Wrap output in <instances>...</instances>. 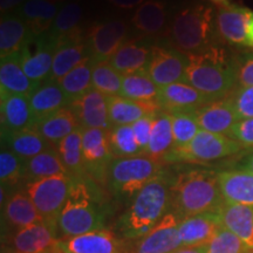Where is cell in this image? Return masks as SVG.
<instances>
[{"mask_svg":"<svg viewBox=\"0 0 253 253\" xmlns=\"http://www.w3.org/2000/svg\"><path fill=\"white\" fill-rule=\"evenodd\" d=\"M216 171L188 169L171 181V212L179 218L218 211L224 204Z\"/></svg>","mask_w":253,"mask_h":253,"instance_id":"obj_3","label":"cell"},{"mask_svg":"<svg viewBox=\"0 0 253 253\" xmlns=\"http://www.w3.org/2000/svg\"><path fill=\"white\" fill-rule=\"evenodd\" d=\"M173 253H207V246H191V248L183 246Z\"/></svg>","mask_w":253,"mask_h":253,"instance_id":"obj_54","label":"cell"},{"mask_svg":"<svg viewBox=\"0 0 253 253\" xmlns=\"http://www.w3.org/2000/svg\"><path fill=\"white\" fill-rule=\"evenodd\" d=\"M156 115H147L131 125L136 140H137V143L140 144L144 155L147 153L148 145H149L151 129H153L154 120Z\"/></svg>","mask_w":253,"mask_h":253,"instance_id":"obj_49","label":"cell"},{"mask_svg":"<svg viewBox=\"0 0 253 253\" xmlns=\"http://www.w3.org/2000/svg\"><path fill=\"white\" fill-rule=\"evenodd\" d=\"M58 175H69L56 147H50L24 163V181L33 182Z\"/></svg>","mask_w":253,"mask_h":253,"instance_id":"obj_36","label":"cell"},{"mask_svg":"<svg viewBox=\"0 0 253 253\" xmlns=\"http://www.w3.org/2000/svg\"><path fill=\"white\" fill-rule=\"evenodd\" d=\"M248 253H253V250H250V251Z\"/></svg>","mask_w":253,"mask_h":253,"instance_id":"obj_56","label":"cell"},{"mask_svg":"<svg viewBox=\"0 0 253 253\" xmlns=\"http://www.w3.org/2000/svg\"><path fill=\"white\" fill-rule=\"evenodd\" d=\"M246 47L253 48V11L250 15L248 28H246Z\"/></svg>","mask_w":253,"mask_h":253,"instance_id":"obj_52","label":"cell"},{"mask_svg":"<svg viewBox=\"0 0 253 253\" xmlns=\"http://www.w3.org/2000/svg\"><path fill=\"white\" fill-rule=\"evenodd\" d=\"M240 169L248 170V171L253 173V150L250 151V153L243 158L242 163H240Z\"/></svg>","mask_w":253,"mask_h":253,"instance_id":"obj_53","label":"cell"},{"mask_svg":"<svg viewBox=\"0 0 253 253\" xmlns=\"http://www.w3.org/2000/svg\"><path fill=\"white\" fill-rule=\"evenodd\" d=\"M58 41L47 32L34 38L20 52L21 66L32 81L42 84L48 80L52 72Z\"/></svg>","mask_w":253,"mask_h":253,"instance_id":"obj_11","label":"cell"},{"mask_svg":"<svg viewBox=\"0 0 253 253\" xmlns=\"http://www.w3.org/2000/svg\"><path fill=\"white\" fill-rule=\"evenodd\" d=\"M185 84L211 99H223L237 87L235 55L214 43L203 52L188 55Z\"/></svg>","mask_w":253,"mask_h":253,"instance_id":"obj_2","label":"cell"},{"mask_svg":"<svg viewBox=\"0 0 253 253\" xmlns=\"http://www.w3.org/2000/svg\"><path fill=\"white\" fill-rule=\"evenodd\" d=\"M160 87L147 72L125 75L120 96L134 101H158Z\"/></svg>","mask_w":253,"mask_h":253,"instance_id":"obj_40","label":"cell"},{"mask_svg":"<svg viewBox=\"0 0 253 253\" xmlns=\"http://www.w3.org/2000/svg\"><path fill=\"white\" fill-rule=\"evenodd\" d=\"M212 100L185 82H176L161 87L158 94V103L161 109L168 114L196 112Z\"/></svg>","mask_w":253,"mask_h":253,"instance_id":"obj_17","label":"cell"},{"mask_svg":"<svg viewBox=\"0 0 253 253\" xmlns=\"http://www.w3.org/2000/svg\"><path fill=\"white\" fill-rule=\"evenodd\" d=\"M252 11L244 6L226 4L218 6L217 34L231 46L246 47V28Z\"/></svg>","mask_w":253,"mask_h":253,"instance_id":"obj_15","label":"cell"},{"mask_svg":"<svg viewBox=\"0 0 253 253\" xmlns=\"http://www.w3.org/2000/svg\"><path fill=\"white\" fill-rule=\"evenodd\" d=\"M195 114L199 128L214 134L227 135L233 125L239 121L227 96L205 103Z\"/></svg>","mask_w":253,"mask_h":253,"instance_id":"obj_20","label":"cell"},{"mask_svg":"<svg viewBox=\"0 0 253 253\" xmlns=\"http://www.w3.org/2000/svg\"><path fill=\"white\" fill-rule=\"evenodd\" d=\"M128 36V25L123 20L96 23L89 28L87 43L95 62L109 61L118 52Z\"/></svg>","mask_w":253,"mask_h":253,"instance_id":"obj_12","label":"cell"},{"mask_svg":"<svg viewBox=\"0 0 253 253\" xmlns=\"http://www.w3.org/2000/svg\"><path fill=\"white\" fill-rule=\"evenodd\" d=\"M218 213L221 225L235 233L250 250H253V207L224 202Z\"/></svg>","mask_w":253,"mask_h":253,"instance_id":"obj_29","label":"cell"},{"mask_svg":"<svg viewBox=\"0 0 253 253\" xmlns=\"http://www.w3.org/2000/svg\"><path fill=\"white\" fill-rule=\"evenodd\" d=\"M56 253H121L118 238L107 229L60 238Z\"/></svg>","mask_w":253,"mask_h":253,"instance_id":"obj_18","label":"cell"},{"mask_svg":"<svg viewBox=\"0 0 253 253\" xmlns=\"http://www.w3.org/2000/svg\"><path fill=\"white\" fill-rule=\"evenodd\" d=\"M41 84L32 81L21 66L20 53L6 56L0 63V93L31 96Z\"/></svg>","mask_w":253,"mask_h":253,"instance_id":"obj_27","label":"cell"},{"mask_svg":"<svg viewBox=\"0 0 253 253\" xmlns=\"http://www.w3.org/2000/svg\"><path fill=\"white\" fill-rule=\"evenodd\" d=\"M220 192L226 203L253 207V173L244 169L223 170L217 173Z\"/></svg>","mask_w":253,"mask_h":253,"instance_id":"obj_21","label":"cell"},{"mask_svg":"<svg viewBox=\"0 0 253 253\" xmlns=\"http://www.w3.org/2000/svg\"><path fill=\"white\" fill-rule=\"evenodd\" d=\"M181 218L170 211L147 235L138 239L132 253H173L183 248L179 236Z\"/></svg>","mask_w":253,"mask_h":253,"instance_id":"obj_13","label":"cell"},{"mask_svg":"<svg viewBox=\"0 0 253 253\" xmlns=\"http://www.w3.org/2000/svg\"><path fill=\"white\" fill-rule=\"evenodd\" d=\"M90 52L87 39L74 40L63 42L58 46L54 60H53L52 72L48 78L49 81L58 82L72 69H74L82 61L89 58Z\"/></svg>","mask_w":253,"mask_h":253,"instance_id":"obj_34","label":"cell"},{"mask_svg":"<svg viewBox=\"0 0 253 253\" xmlns=\"http://www.w3.org/2000/svg\"><path fill=\"white\" fill-rule=\"evenodd\" d=\"M123 75L113 67L110 61L95 62L93 68V84L94 89L108 96H116L121 93Z\"/></svg>","mask_w":253,"mask_h":253,"instance_id":"obj_41","label":"cell"},{"mask_svg":"<svg viewBox=\"0 0 253 253\" xmlns=\"http://www.w3.org/2000/svg\"><path fill=\"white\" fill-rule=\"evenodd\" d=\"M162 172V162L147 155L115 157L109 166L107 185L118 198L132 199Z\"/></svg>","mask_w":253,"mask_h":253,"instance_id":"obj_6","label":"cell"},{"mask_svg":"<svg viewBox=\"0 0 253 253\" xmlns=\"http://www.w3.org/2000/svg\"><path fill=\"white\" fill-rule=\"evenodd\" d=\"M244 149L238 142L227 135L214 134L201 129L195 138L184 148H173L166 157L167 162L184 161L192 163H208L233 156Z\"/></svg>","mask_w":253,"mask_h":253,"instance_id":"obj_7","label":"cell"},{"mask_svg":"<svg viewBox=\"0 0 253 253\" xmlns=\"http://www.w3.org/2000/svg\"><path fill=\"white\" fill-rule=\"evenodd\" d=\"M221 226L223 225L218 211L182 218L179 221V236L182 244L185 248L207 245Z\"/></svg>","mask_w":253,"mask_h":253,"instance_id":"obj_19","label":"cell"},{"mask_svg":"<svg viewBox=\"0 0 253 253\" xmlns=\"http://www.w3.org/2000/svg\"><path fill=\"white\" fill-rule=\"evenodd\" d=\"M238 120L253 119V86L236 87L227 95Z\"/></svg>","mask_w":253,"mask_h":253,"instance_id":"obj_46","label":"cell"},{"mask_svg":"<svg viewBox=\"0 0 253 253\" xmlns=\"http://www.w3.org/2000/svg\"><path fill=\"white\" fill-rule=\"evenodd\" d=\"M53 147H56L63 138L67 137L77 129L81 128L77 115L73 112L71 106L63 107L48 116L40 120L34 126Z\"/></svg>","mask_w":253,"mask_h":253,"instance_id":"obj_30","label":"cell"},{"mask_svg":"<svg viewBox=\"0 0 253 253\" xmlns=\"http://www.w3.org/2000/svg\"><path fill=\"white\" fill-rule=\"evenodd\" d=\"M82 150L88 178L107 184V175L114 155L110 148L109 130L99 128H82Z\"/></svg>","mask_w":253,"mask_h":253,"instance_id":"obj_9","label":"cell"},{"mask_svg":"<svg viewBox=\"0 0 253 253\" xmlns=\"http://www.w3.org/2000/svg\"><path fill=\"white\" fill-rule=\"evenodd\" d=\"M63 0H27L15 13L23 18L34 38L45 34L52 28Z\"/></svg>","mask_w":253,"mask_h":253,"instance_id":"obj_26","label":"cell"},{"mask_svg":"<svg viewBox=\"0 0 253 253\" xmlns=\"http://www.w3.org/2000/svg\"><path fill=\"white\" fill-rule=\"evenodd\" d=\"M59 239L58 225L43 220L15 231L11 246L15 253H56Z\"/></svg>","mask_w":253,"mask_h":253,"instance_id":"obj_14","label":"cell"},{"mask_svg":"<svg viewBox=\"0 0 253 253\" xmlns=\"http://www.w3.org/2000/svg\"><path fill=\"white\" fill-rule=\"evenodd\" d=\"M216 15L209 5L195 4L177 12L166 32L170 45L186 55L203 52L214 45Z\"/></svg>","mask_w":253,"mask_h":253,"instance_id":"obj_4","label":"cell"},{"mask_svg":"<svg viewBox=\"0 0 253 253\" xmlns=\"http://www.w3.org/2000/svg\"><path fill=\"white\" fill-rule=\"evenodd\" d=\"M109 119L114 126L132 125L147 115H156L161 109L158 101H134L120 96H108Z\"/></svg>","mask_w":253,"mask_h":253,"instance_id":"obj_24","label":"cell"},{"mask_svg":"<svg viewBox=\"0 0 253 253\" xmlns=\"http://www.w3.org/2000/svg\"><path fill=\"white\" fill-rule=\"evenodd\" d=\"M28 99L36 123L48 116L49 114L69 106L62 88L55 81L47 80L42 82Z\"/></svg>","mask_w":253,"mask_h":253,"instance_id":"obj_32","label":"cell"},{"mask_svg":"<svg viewBox=\"0 0 253 253\" xmlns=\"http://www.w3.org/2000/svg\"><path fill=\"white\" fill-rule=\"evenodd\" d=\"M144 1H147V0H108L109 4L123 9L135 8L136 6H141Z\"/></svg>","mask_w":253,"mask_h":253,"instance_id":"obj_51","label":"cell"},{"mask_svg":"<svg viewBox=\"0 0 253 253\" xmlns=\"http://www.w3.org/2000/svg\"><path fill=\"white\" fill-rule=\"evenodd\" d=\"M1 95V132L18 131L36 125L28 96L11 93Z\"/></svg>","mask_w":253,"mask_h":253,"instance_id":"obj_23","label":"cell"},{"mask_svg":"<svg viewBox=\"0 0 253 253\" xmlns=\"http://www.w3.org/2000/svg\"><path fill=\"white\" fill-rule=\"evenodd\" d=\"M188 55L170 45H154L147 73L158 87L184 82Z\"/></svg>","mask_w":253,"mask_h":253,"instance_id":"obj_10","label":"cell"},{"mask_svg":"<svg viewBox=\"0 0 253 253\" xmlns=\"http://www.w3.org/2000/svg\"><path fill=\"white\" fill-rule=\"evenodd\" d=\"M173 135V148H184L201 130L195 112L170 114Z\"/></svg>","mask_w":253,"mask_h":253,"instance_id":"obj_43","label":"cell"},{"mask_svg":"<svg viewBox=\"0 0 253 253\" xmlns=\"http://www.w3.org/2000/svg\"><path fill=\"white\" fill-rule=\"evenodd\" d=\"M171 181L162 172L135 195L119 223L123 237L128 239L142 238L170 212Z\"/></svg>","mask_w":253,"mask_h":253,"instance_id":"obj_1","label":"cell"},{"mask_svg":"<svg viewBox=\"0 0 253 253\" xmlns=\"http://www.w3.org/2000/svg\"><path fill=\"white\" fill-rule=\"evenodd\" d=\"M237 87L253 86V52H243L235 55Z\"/></svg>","mask_w":253,"mask_h":253,"instance_id":"obj_47","label":"cell"},{"mask_svg":"<svg viewBox=\"0 0 253 253\" xmlns=\"http://www.w3.org/2000/svg\"><path fill=\"white\" fill-rule=\"evenodd\" d=\"M24 161L13 151L1 145L0 151V181L1 186L13 189L19 182L24 181Z\"/></svg>","mask_w":253,"mask_h":253,"instance_id":"obj_44","label":"cell"},{"mask_svg":"<svg viewBox=\"0 0 253 253\" xmlns=\"http://www.w3.org/2000/svg\"><path fill=\"white\" fill-rule=\"evenodd\" d=\"M90 179L74 178L58 219L60 238L104 229L106 213Z\"/></svg>","mask_w":253,"mask_h":253,"instance_id":"obj_5","label":"cell"},{"mask_svg":"<svg viewBox=\"0 0 253 253\" xmlns=\"http://www.w3.org/2000/svg\"><path fill=\"white\" fill-rule=\"evenodd\" d=\"M207 246V253H248L250 249L235 233L221 226Z\"/></svg>","mask_w":253,"mask_h":253,"instance_id":"obj_45","label":"cell"},{"mask_svg":"<svg viewBox=\"0 0 253 253\" xmlns=\"http://www.w3.org/2000/svg\"><path fill=\"white\" fill-rule=\"evenodd\" d=\"M74 182L71 175H58L28 182L25 191L30 196L43 219L58 225V219L65 207Z\"/></svg>","mask_w":253,"mask_h":253,"instance_id":"obj_8","label":"cell"},{"mask_svg":"<svg viewBox=\"0 0 253 253\" xmlns=\"http://www.w3.org/2000/svg\"><path fill=\"white\" fill-rule=\"evenodd\" d=\"M69 106L77 115L81 128H99L104 130L113 128L107 96L99 90L91 88Z\"/></svg>","mask_w":253,"mask_h":253,"instance_id":"obj_16","label":"cell"},{"mask_svg":"<svg viewBox=\"0 0 253 253\" xmlns=\"http://www.w3.org/2000/svg\"><path fill=\"white\" fill-rule=\"evenodd\" d=\"M1 145L13 151L24 162L53 147L37 130L36 126L21 129L18 131L1 132Z\"/></svg>","mask_w":253,"mask_h":253,"instance_id":"obj_28","label":"cell"},{"mask_svg":"<svg viewBox=\"0 0 253 253\" xmlns=\"http://www.w3.org/2000/svg\"><path fill=\"white\" fill-rule=\"evenodd\" d=\"M109 142L114 157H132L144 155L136 140L131 125L114 126L109 130Z\"/></svg>","mask_w":253,"mask_h":253,"instance_id":"obj_42","label":"cell"},{"mask_svg":"<svg viewBox=\"0 0 253 253\" xmlns=\"http://www.w3.org/2000/svg\"><path fill=\"white\" fill-rule=\"evenodd\" d=\"M244 148H253V119L239 120L227 134Z\"/></svg>","mask_w":253,"mask_h":253,"instance_id":"obj_48","label":"cell"},{"mask_svg":"<svg viewBox=\"0 0 253 253\" xmlns=\"http://www.w3.org/2000/svg\"><path fill=\"white\" fill-rule=\"evenodd\" d=\"M27 0H0V12L1 15L14 13V11L23 6Z\"/></svg>","mask_w":253,"mask_h":253,"instance_id":"obj_50","label":"cell"},{"mask_svg":"<svg viewBox=\"0 0 253 253\" xmlns=\"http://www.w3.org/2000/svg\"><path fill=\"white\" fill-rule=\"evenodd\" d=\"M173 149V135L170 114L160 112L155 116L149 145L145 155L161 161Z\"/></svg>","mask_w":253,"mask_h":253,"instance_id":"obj_39","label":"cell"},{"mask_svg":"<svg viewBox=\"0 0 253 253\" xmlns=\"http://www.w3.org/2000/svg\"><path fill=\"white\" fill-rule=\"evenodd\" d=\"M94 66V59L89 56L58 81L69 104L93 88L91 78H93Z\"/></svg>","mask_w":253,"mask_h":253,"instance_id":"obj_38","label":"cell"},{"mask_svg":"<svg viewBox=\"0 0 253 253\" xmlns=\"http://www.w3.org/2000/svg\"><path fill=\"white\" fill-rule=\"evenodd\" d=\"M56 150L61 157L63 166L69 175L74 178H88L84 167V150H82V128H79L56 145Z\"/></svg>","mask_w":253,"mask_h":253,"instance_id":"obj_37","label":"cell"},{"mask_svg":"<svg viewBox=\"0 0 253 253\" xmlns=\"http://www.w3.org/2000/svg\"><path fill=\"white\" fill-rule=\"evenodd\" d=\"M82 8L78 2H67L60 8L54 24L48 31L58 41V46L63 42L74 40H84V33L80 27Z\"/></svg>","mask_w":253,"mask_h":253,"instance_id":"obj_35","label":"cell"},{"mask_svg":"<svg viewBox=\"0 0 253 253\" xmlns=\"http://www.w3.org/2000/svg\"><path fill=\"white\" fill-rule=\"evenodd\" d=\"M34 39L31 28L15 13L1 15L0 20V56L18 54Z\"/></svg>","mask_w":253,"mask_h":253,"instance_id":"obj_25","label":"cell"},{"mask_svg":"<svg viewBox=\"0 0 253 253\" xmlns=\"http://www.w3.org/2000/svg\"><path fill=\"white\" fill-rule=\"evenodd\" d=\"M4 214L6 221L17 230L45 220L25 190H19L9 195L5 204Z\"/></svg>","mask_w":253,"mask_h":253,"instance_id":"obj_33","label":"cell"},{"mask_svg":"<svg viewBox=\"0 0 253 253\" xmlns=\"http://www.w3.org/2000/svg\"><path fill=\"white\" fill-rule=\"evenodd\" d=\"M153 46L138 39L126 40L109 61L123 77L135 73L147 72Z\"/></svg>","mask_w":253,"mask_h":253,"instance_id":"obj_22","label":"cell"},{"mask_svg":"<svg viewBox=\"0 0 253 253\" xmlns=\"http://www.w3.org/2000/svg\"><path fill=\"white\" fill-rule=\"evenodd\" d=\"M211 1L213 2V4H216L218 6H223V5H226L229 4L230 0H211Z\"/></svg>","mask_w":253,"mask_h":253,"instance_id":"obj_55","label":"cell"},{"mask_svg":"<svg viewBox=\"0 0 253 253\" xmlns=\"http://www.w3.org/2000/svg\"><path fill=\"white\" fill-rule=\"evenodd\" d=\"M168 20L167 5L160 0H147L132 15L131 25L147 37L166 34Z\"/></svg>","mask_w":253,"mask_h":253,"instance_id":"obj_31","label":"cell"}]
</instances>
